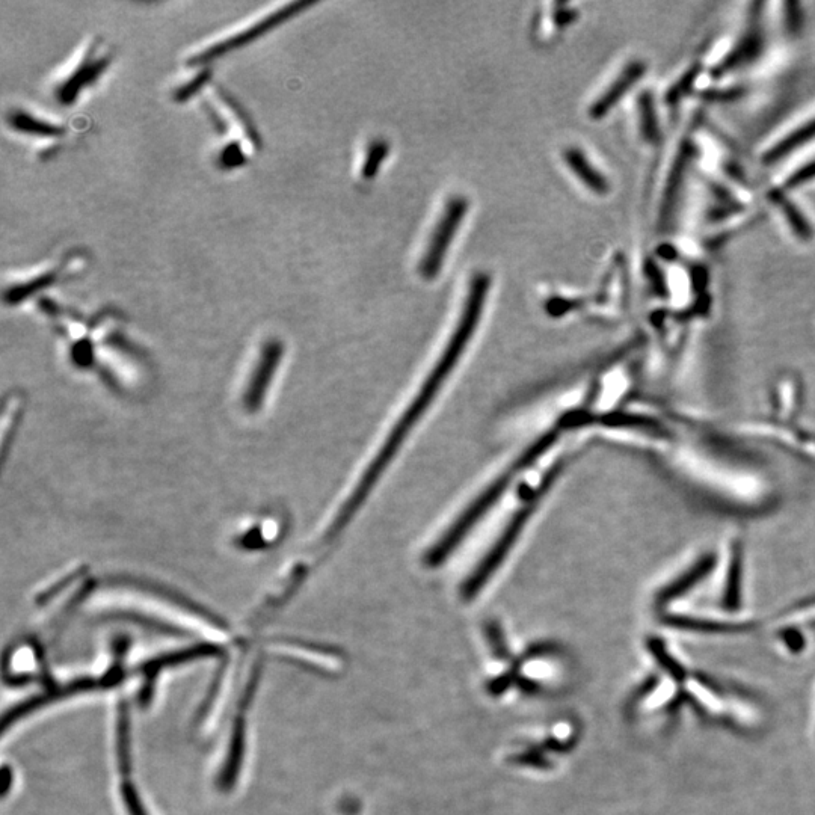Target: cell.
Here are the masks:
<instances>
[{
  "instance_id": "52a82bcc",
  "label": "cell",
  "mask_w": 815,
  "mask_h": 815,
  "mask_svg": "<svg viewBox=\"0 0 815 815\" xmlns=\"http://www.w3.org/2000/svg\"><path fill=\"white\" fill-rule=\"evenodd\" d=\"M769 198L784 213L787 224L790 225L791 231H793L797 239L802 240V242H811L814 239V225L806 218L800 207L790 197H787V194H784L782 189L770 191Z\"/></svg>"
},
{
  "instance_id": "5bb4252c",
  "label": "cell",
  "mask_w": 815,
  "mask_h": 815,
  "mask_svg": "<svg viewBox=\"0 0 815 815\" xmlns=\"http://www.w3.org/2000/svg\"><path fill=\"white\" fill-rule=\"evenodd\" d=\"M812 180H815V160L805 163L799 170L790 174L784 183V191H793V189L800 188V186L808 185Z\"/></svg>"
},
{
  "instance_id": "7c38bea8",
  "label": "cell",
  "mask_w": 815,
  "mask_h": 815,
  "mask_svg": "<svg viewBox=\"0 0 815 815\" xmlns=\"http://www.w3.org/2000/svg\"><path fill=\"white\" fill-rule=\"evenodd\" d=\"M711 565H713V560L711 559L702 560V562L699 563L698 566H695V569H692V571H690L689 574H686V576H684L683 579L680 580V582H677L675 583V585H672L671 588H669L668 591H666V594H663V598H675L678 597V595L684 594V592H686L687 589H690L692 588V586H695L696 583H698L699 580H701L702 577H704L705 574H707L708 571H710Z\"/></svg>"
},
{
  "instance_id": "30bf717a",
  "label": "cell",
  "mask_w": 815,
  "mask_h": 815,
  "mask_svg": "<svg viewBox=\"0 0 815 815\" xmlns=\"http://www.w3.org/2000/svg\"><path fill=\"white\" fill-rule=\"evenodd\" d=\"M692 144L689 147H684L678 154L677 162H675L674 170L669 176L668 186H666L665 200L662 206V219H669L672 209H674L675 200H677L678 192H680L681 185H683L684 173H686L687 163L692 159Z\"/></svg>"
},
{
  "instance_id": "4fadbf2b",
  "label": "cell",
  "mask_w": 815,
  "mask_h": 815,
  "mask_svg": "<svg viewBox=\"0 0 815 815\" xmlns=\"http://www.w3.org/2000/svg\"><path fill=\"white\" fill-rule=\"evenodd\" d=\"M388 151H390V147H388L387 142L381 141V139L370 145L369 151H367L366 154V160H364L363 163V170H361L364 179H373V177L378 174L382 162H384L385 157L388 156Z\"/></svg>"
},
{
  "instance_id": "ac0fdd59",
  "label": "cell",
  "mask_w": 815,
  "mask_h": 815,
  "mask_svg": "<svg viewBox=\"0 0 815 815\" xmlns=\"http://www.w3.org/2000/svg\"><path fill=\"white\" fill-rule=\"evenodd\" d=\"M787 28L797 32L802 28V11L797 4H787Z\"/></svg>"
},
{
  "instance_id": "277c9868",
  "label": "cell",
  "mask_w": 815,
  "mask_h": 815,
  "mask_svg": "<svg viewBox=\"0 0 815 815\" xmlns=\"http://www.w3.org/2000/svg\"><path fill=\"white\" fill-rule=\"evenodd\" d=\"M646 64L643 61L630 62L625 65L624 70L621 71L615 82L607 88L606 93L601 94L600 99L591 106L589 109V117L594 120H601V118L609 115V112L624 99L625 94L631 91V88L645 76Z\"/></svg>"
},
{
  "instance_id": "8992f818",
  "label": "cell",
  "mask_w": 815,
  "mask_h": 815,
  "mask_svg": "<svg viewBox=\"0 0 815 815\" xmlns=\"http://www.w3.org/2000/svg\"><path fill=\"white\" fill-rule=\"evenodd\" d=\"M563 160L574 174L582 180L586 188L598 195H606L610 191V183L606 176L592 165L585 153L579 148H568L563 151Z\"/></svg>"
},
{
  "instance_id": "7a4b0ae2",
  "label": "cell",
  "mask_w": 815,
  "mask_h": 815,
  "mask_svg": "<svg viewBox=\"0 0 815 815\" xmlns=\"http://www.w3.org/2000/svg\"><path fill=\"white\" fill-rule=\"evenodd\" d=\"M468 212V201L464 197L450 198L449 203L444 207L443 215L432 233L425 257L420 262V275L426 280H434L443 268L447 251L464 221Z\"/></svg>"
},
{
  "instance_id": "8fae6325",
  "label": "cell",
  "mask_w": 815,
  "mask_h": 815,
  "mask_svg": "<svg viewBox=\"0 0 815 815\" xmlns=\"http://www.w3.org/2000/svg\"><path fill=\"white\" fill-rule=\"evenodd\" d=\"M639 124L640 132H642L643 139L649 144H657L660 141V124L659 117H657L656 105H654V96L649 91H643L640 94L639 102Z\"/></svg>"
},
{
  "instance_id": "3957f363",
  "label": "cell",
  "mask_w": 815,
  "mask_h": 815,
  "mask_svg": "<svg viewBox=\"0 0 815 815\" xmlns=\"http://www.w3.org/2000/svg\"><path fill=\"white\" fill-rule=\"evenodd\" d=\"M109 64L111 56L100 53L99 44L91 46L68 71L67 76L59 80L55 88L56 100L62 105H73L79 99L80 93L93 85Z\"/></svg>"
},
{
  "instance_id": "6da1fadb",
  "label": "cell",
  "mask_w": 815,
  "mask_h": 815,
  "mask_svg": "<svg viewBox=\"0 0 815 815\" xmlns=\"http://www.w3.org/2000/svg\"><path fill=\"white\" fill-rule=\"evenodd\" d=\"M310 7H313V2H304V0H302V2H293V4L284 5L280 10L256 20L253 25L245 26V28L239 29V31L234 32V34L228 35L227 38H222V40L210 44L206 49L192 56L191 64H207V62L213 61V59L221 58V56L227 55V53L234 52V50L239 49V47L251 43V41L259 38L260 35L271 31L275 26L292 19L293 16H296V14Z\"/></svg>"
},
{
  "instance_id": "2e32d148",
  "label": "cell",
  "mask_w": 815,
  "mask_h": 815,
  "mask_svg": "<svg viewBox=\"0 0 815 815\" xmlns=\"http://www.w3.org/2000/svg\"><path fill=\"white\" fill-rule=\"evenodd\" d=\"M739 583H740V557H734V562L731 565V573H729L728 583V600L729 606H736V601H739Z\"/></svg>"
},
{
  "instance_id": "e0dca14e",
  "label": "cell",
  "mask_w": 815,
  "mask_h": 815,
  "mask_svg": "<svg viewBox=\"0 0 815 815\" xmlns=\"http://www.w3.org/2000/svg\"><path fill=\"white\" fill-rule=\"evenodd\" d=\"M646 269H648V277L649 280L652 281V286H654L656 293H659L660 296L668 295V287H666V281L665 278H663L662 271L651 262H648Z\"/></svg>"
},
{
  "instance_id": "ba28073f",
  "label": "cell",
  "mask_w": 815,
  "mask_h": 815,
  "mask_svg": "<svg viewBox=\"0 0 815 815\" xmlns=\"http://www.w3.org/2000/svg\"><path fill=\"white\" fill-rule=\"evenodd\" d=\"M815 139V118H812L808 123L803 124L799 129L791 132L790 135L785 136L784 139L778 142L775 147L770 148L764 154L763 162L766 165H773V163L781 162L785 157L790 156L793 151L799 150L803 145Z\"/></svg>"
},
{
  "instance_id": "9c48e42d",
  "label": "cell",
  "mask_w": 815,
  "mask_h": 815,
  "mask_svg": "<svg viewBox=\"0 0 815 815\" xmlns=\"http://www.w3.org/2000/svg\"><path fill=\"white\" fill-rule=\"evenodd\" d=\"M11 129L26 135L38 136V138H59L64 135V129L56 124L47 123L46 120L34 117L26 111H14L10 117Z\"/></svg>"
},
{
  "instance_id": "9a60e30c",
  "label": "cell",
  "mask_w": 815,
  "mask_h": 815,
  "mask_svg": "<svg viewBox=\"0 0 815 815\" xmlns=\"http://www.w3.org/2000/svg\"><path fill=\"white\" fill-rule=\"evenodd\" d=\"M699 74V67L695 65V67L690 68L683 77H681L680 82L675 85L674 88L669 90L668 96H666V100L668 103H675L684 96V94L689 93L692 90L693 84H695L696 77Z\"/></svg>"
},
{
  "instance_id": "5b68a950",
  "label": "cell",
  "mask_w": 815,
  "mask_h": 815,
  "mask_svg": "<svg viewBox=\"0 0 815 815\" xmlns=\"http://www.w3.org/2000/svg\"><path fill=\"white\" fill-rule=\"evenodd\" d=\"M764 47V34L760 25L751 26V29L746 31V34L740 38L739 43L728 55L725 56L722 62L717 65L713 70L714 77L725 76L729 71L737 70V68L746 67V65L754 62L758 56L763 52Z\"/></svg>"
}]
</instances>
